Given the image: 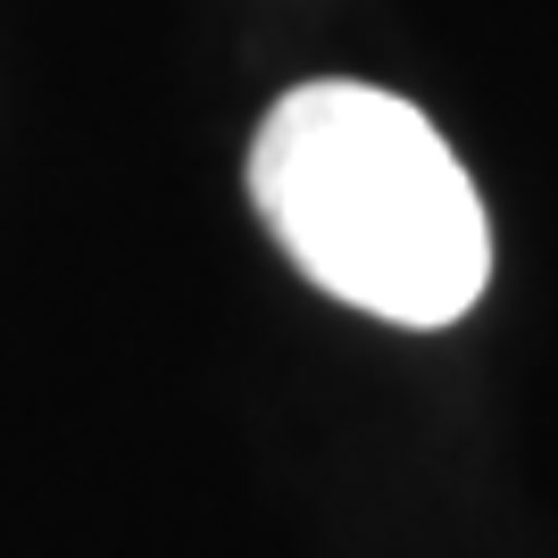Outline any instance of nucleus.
Listing matches in <instances>:
<instances>
[{
	"instance_id": "nucleus-1",
	"label": "nucleus",
	"mask_w": 558,
	"mask_h": 558,
	"mask_svg": "<svg viewBox=\"0 0 558 558\" xmlns=\"http://www.w3.org/2000/svg\"><path fill=\"white\" fill-rule=\"evenodd\" d=\"M251 201L317 292L384 326H459L492 283V226L459 150L375 84L283 93L251 142Z\"/></svg>"
}]
</instances>
